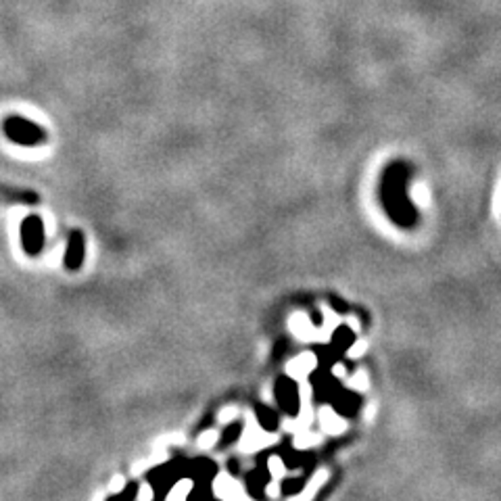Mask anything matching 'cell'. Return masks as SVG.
<instances>
[{"mask_svg":"<svg viewBox=\"0 0 501 501\" xmlns=\"http://www.w3.org/2000/svg\"><path fill=\"white\" fill-rule=\"evenodd\" d=\"M5 132H7V136H9L13 143H19V145H24V147L38 145V143H42V140L46 138L42 128H38L36 123L26 121V119H21V117H11V119L5 123Z\"/></svg>","mask_w":501,"mask_h":501,"instance_id":"cell-1","label":"cell"},{"mask_svg":"<svg viewBox=\"0 0 501 501\" xmlns=\"http://www.w3.org/2000/svg\"><path fill=\"white\" fill-rule=\"evenodd\" d=\"M21 242H24V248L28 250L30 255H38L42 250L44 226H42V219L38 215H30L21 224Z\"/></svg>","mask_w":501,"mask_h":501,"instance_id":"cell-2","label":"cell"},{"mask_svg":"<svg viewBox=\"0 0 501 501\" xmlns=\"http://www.w3.org/2000/svg\"><path fill=\"white\" fill-rule=\"evenodd\" d=\"M84 250H86V240L80 230H73L67 242V253H65V268L75 272L82 262H84Z\"/></svg>","mask_w":501,"mask_h":501,"instance_id":"cell-3","label":"cell"},{"mask_svg":"<svg viewBox=\"0 0 501 501\" xmlns=\"http://www.w3.org/2000/svg\"><path fill=\"white\" fill-rule=\"evenodd\" d=\"M316 367V357L311 353H303L301 357H297L295 361L289 363V374L293 379H303L311 370Z\"/></svg>","mask_w":501,"mask_h":501,"instance_id":"cell-4","label":"cell"},{"mask_svg":"<svg viewBox=\"0 0 501 501\" xmlns=\"http://www.w3.org/2000/svg\"><path fill=\"white\" fill-rule=\"evenodd\" d=\"M320 422H322V428L326 432H330V435H338V432H343L347 428V424L338 416H334V412L328 410V408H324L320 412Z\"/></svg>","mask_w":501,"mask_h":501,"instance_id":"cell-5","label":"cell"},{"mask_svg":"<svg viewBox=\"0 0 501 501\" xmlns=\"http://www.w3.org/2000/svg\"><path fill=\"white\" fill-rule=\"evenodd\" d=\"M291 328L299 338H313V326H311L309 318H305V316H295L291 320Z\"/></svg>","mask_w":501,"mask_h":501,"instance_id":"cell-6","label":"cell"},{"mask_svg":"<svg viewBox=\"0 0 501 501\" xmlns=\"http://www.w3.org/2000/svg\"><path fill=\"white\" fill-rule=\"evenodd\" d=\"M215 491L219 497L224 499H232V497H244L242 491H238L236 482H232L230 478H219V484H215Z\"/></svg>","mask_w":501,"mask_h":501,"instance_id":"cell-7","label":"cell"},{"mask_svg":"<svg viewBox=\"0 0 501 501\" xmlns=\"http://www.w3.org/2000/svg\"><path fill=\"white\" fill-rule=\"evenodd\" d=\"M190 489H192V482H190V480H182V482L176 484L174 491L167 493V497H170V499H182V497H188V495H190Z\"/></svg>","mask_w":501,"mask_h":501,"instance_id":"cell-8","label":"cell"},{"mask_svg":"<svg viewBox=\"0 0 501 501\" xmlns=\"http://www.w3.org/2000/svg\"><path fill=\"white\" fill-rule=\"evenodd\" d=\"M412 197L420 203V205H428V201H430V192H428V188L424 186V184H418V186H414V190H412Z\"/></svg>","mask_w":501,"mask_h":501,"instance_id":"cell-9","label":"cell"},{"mask_svg":"<svg viewBox=\"0 0 501 501\" xmlns=\"http://www.w3.org/2000/svg\"><path fill=\"white\" fill-rule=\"evenodd\" d=\"M324 480H326V472H320V474H316V478H313V480L309 482V489H307V491L303 493V497H311V495H313V491H316V489H320Z\"/></svg>","mask_w":501,"mask_h":501,"instance_id":"cell-10","label":"cell"},{"mask_svg":"<svg viewBox=\"0 0 501 501\" xmlns=\"http://www.w3.org/2000/svg\"><path fill=\"white\" fill-rule=\"evenodd\" d=\"M351 387H355V389H359V391H363V389H367V376H365V372H357L355 374V379L351 381Z\"/></svg>","mask_w":501,"mask_h":501,"instance_id":"cell-11","label":"cell"},{"mask_svg":"<svg viewBox=\"0 0 501 501\" xmlns=\"http://www.w3.org/2000/svg\"><path fill=\"white\" fill-rule=\"evenodd\" d=\"M259 416H262V422H264V426H270V428H274V424H276V416L272 414V412H266V410H262L259 412Z\"/></svg>","mask_w":501,"mask_h":501,"instance_id":"cell-12","label":"cell"},{"mask_svg":"<svg viewBox=\"0 0 501 501\" xmlns=\"http://www.w3.org/2000/svg\"><path fill=\"white\" fill-rule=\"evenodd\" d=\"M270 466H272V474H274L276 478H278V476H282V472H284V470H282V468H284V464H282L278 457H272V459H270Z\"/></svg>","mask_w":501,"mask_h":501,"instance_id":"cell-13","label":"cell"},{"mask_svg":"<svg viewBox=\"0 0 501 501\" xmlns=\"http://www.w3.org/2000/svg\"><path fill=\"white\" fill-rule=\"evenodd\" d=\"M363 349H365V343L359 340L357 345H353V347L349 349V357H359V355L363 353Z\"/></svg>","mask_w":501,"mask_h":501,"instance_id":"cell-14","label":"cell"},{"mask_svg":"<svg viewBox=\"0 0 501 501\" xmlns=\"http://www.w3.org/2000/svg\"><path fill=\"white\" fill-rule=\"evenodd\" d=\"M215 439H217V435H215V432H207V437H203L199 443H201L203 447H209V445H213V443H215Z\"/></svg>","mask_w":501,"mask_h":501,"instance_id":"cell-15","label":"cell"},{"mask_svg":"<svg viewBox=\"0 0 501 501\" xmlns=\"http://www.w3.org/2000/svg\"><path fill=\"white\" fill-rule=\"evenodd\" d=\"M234 416H236V410H232V408H230V410H226V412L221 414V420H224V422H228V420H232Z\"/></svg>","mask_w":501,"mask_h":501,"instance_id":"cell-16","label":"cell"},{"mask_svg":"<svg viewBox=\"0 0 501 501\" xmlns=\"http://www.w3.org/2000/svg\"><path fill=\"white\" fill-rule=\"evenodd\" d=\"M111 489H113V491H121V489H123V480H121V478H115L113 484H111Z\"/></svg>","mask_w":501,"mask_h":501,"instance_id":"cell-17","label":"cell"},{"mask_svg":"<svg viewBox=\"0 0 501 501\" xmlns=\"http://www.w3.org/2000/svg\"><path fill=\"white\" fill-rule=\"evenodd\" d=\"M334 374H336V376H343V374H345V367H343L340 363H338V365H334Z\"/></svg>","mask_w":501,"mask_h":501,"instance_id":"cell-18","label":"cell"},{"mask_svg":"<svg viewBox=\"0 0 501 501\" xmlns=\"http://www.w3.org/2000/svg\"><path fill=\"white\" fill-rule=\"evenodd\" d=\"M138 497L140 499H149V497H153V491H143V493H138Z\"/></svg>","mask_w":501,"mask_h":501,"instance_id":"cell-19","label":"cell"}]
</instances>
